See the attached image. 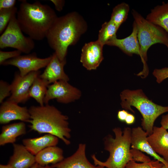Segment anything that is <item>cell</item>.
Here are the masks:
<instances>
[{"mask_svg":"<svg viewBox=\"0 0 168 168\" xmlns=\"http://www.w3.org/2000/svg\"><path fill=\"white\" fill-rule=\"evenodd\" d=\"M86 148L85 144H79L73 154L61 162L52 165V168H104L99 166H96L90 162L86 156Z\"/></svg>","mask_w":168,"mask_h":168,"instance_id":"14","label":"cell"},{"mask_svg":"<svg viewBox=\"0 0 168 168\" xmlns=\"http://www.w3.org/2000/svg\"><path fill=\"white\" fill-rule=\"evenodd\" d=\"M26 133V124L21 122L3 126L0 134V145L14 144L17 137Z\"/></svg>","mask_w":168,"mask_h":168,"instance_id":"20","label":"cell"},{"mask_svg":"<svg viewBox=\"0 0 168 168\" xmlns=\"http://www.w3.org/2000/svg\"><path fill=\"white\" fill-rule=\"evenodd\" d=\"M81 96V91L78 89L68 81L61 80L48 86L44 102L48 104L50 100L55 99L59 103L68 104L78 100Z\"/></svg>","mask_w":168,"mask_h":168,"instance_id":"8","label":"cell"},{"mask_svg":"<svg viewBox=\"0 0 168 168\" xmlns=\"http://www.w3.org/2000/svg\"><path fill=\"white\" fill-rule=\"evenodd\" d=\"M16 15L14 16L0 37V48L11 47L28 54L35 47L34 40L25 36L18 23Z\"/></svg>","mask_w":168,"mask_h":168,"instance_id":"7","label":"cell"},{"mask_svg":"<svg viewBox=\"0 0 168 168\" xmlns=\"http://www.w3.org/2000/svg\"><path fill=\"white\" fill-rule=\"evenodd\" d=\"M122 107L134 113L131 106L136 108L141 114V125L148 136L152 134L154 123L161 114L168 112V106H163L153 102L145 95L142 89H125L120 94Z\"/></svg>","mask_w":168,"mask_h":168,"instance_id":"5","label":"cell"},{"mask_svg":"<svg viewBox=\"0 0 168 168\" xmlns=\"http://www.w3.org/2000/svg\"><path fill=\"white\" fill-rule=\"evenodd\" d=\"M132 14L137 29V37L143 64L142 70L137 74L144 78L149 73L147 64V52L153 44L160 43L168 48V33L162 27L150 22L136 11L133 9Z\"/></svg>","mask_w":168,"mask_h":168,"instance_id":"6","label":"cell"},{"mask_svg":"<svg viewBox=\"0 0 168 168\" xmlns=\"http://www.w3.org/2000/svg\"><path fill=\"white\" fill-rule=\"evenodd\" d=\"M40 74L39 71L31 72L23 76L16 73L10 84L11 95L7 100L18 104L26 102L30 98V88L35 79Z\"/></svg>","mask_w":168,"mask_h":168,"instance_id":"9","label":"cell"},{"mask_svg":"<svg viewBox=\"0 0 168 168\" xmlns=\"http://www.w3.org/2000/svg\"><path fill=\"white\" fill-rule=\"evenodd\" d=\"M28 109L30 118L29 127L31 130L39 134H52L61 140L65 144H70L68 139L71 138V130L67 116L48 104L31 106Z\"/></svg>","mask_w":168,"mask_h":168,"instance_id":"3","label":"cell"},{"mask_svg":"<svg viewBox=\"0 0 168 168\" xmlns=\"http://www.w3.org/2000/svg\"><path fill=\"white\" fill-rule=\"evenodd\" d=\"M106 45L119 48L124 53L129 56L135 54L140 56L141 54L140 48L137 37V29L136 24L134 21L133 30L128 36L122 39H119L116 36L109 40Z\"/></svg>","mask_w":168,"mask_h":168,"instance_id":"16","label":"cell"},{"mask_svg":"<svg viewBox=\"0 0 168 168\" xmlns=\"http://www.w3.org/2000/svg\"><path fill=\"white\" fill-rule=\"evenodd\" d=\"M0 168H14L10 165L8 164L6 165L1 164Z\"/></svg>","mask_w":168,"mask_h":168,"instance_id":"38","label":"cell"},{"mask_svg":"<svg viewBox=\"0 0 168 168\" xmlns=\"http://www.w3.org/2000/svg\"><path fill=\"white\" fill-rule=\"evenodd\" d=\"M18 10L16 7L8 9H0V34L6 28L12 17L16 15Z\"/></svg>","mask_w":168,"mask_h":168,"instance_id":"26","label":"cell"},{"mask_svg":"<svg viewBox=\"0 0 168 168\" xmlns=\"http://www.w3.org/2000/svg\"><path fill=\"white\" fill-rule=\"evenodd\" d=\"M52 58V55L45 58H39L37 57L36 53H33L27 55H20L7 60L2 65L16 67L19 70L20 75L23 76L31 72L39 71L40 69L46 67Z\"/></svg>","mask_w":168,"mask_h":168,"instance_id":"10","label":"cell"},{"mask_svg":"<svg viewBox=\"0 0 168 168\" xmlns=\"http://www.w3.org/2000/svg\"><path fill=\"white\" fill-rule=\"evenodd\" d=\"M13 152L8 164L14 168H30L35 163V157L23 145L13 144Z\"/></svg>","mask_w":168,"mask_h":168,"instance_id":"18","label":"cell"},{"mask_svg":"<svg viewBox=\"0 0 168 168\" xmlns=\"http://www.w3.org/2000/svg\"><path fill=\"white\" fill-rule=\"evenodd\" d=\"M146 19L163 28L168 33V2H162L152 9Z\"/></svg>","mask_w":168,"mask_h":168,"instance_id":"22","label":"cell"},{"mask_svg":"<svg viewBox=\"0 0 168 168\" xmlns=\"http://www.w3.org/2000/svg\"><path fill=\"white\" fill-rule=\"evenodd\" d=\"M161 126L166 129H168V114L162 116L161 122Z\"/></svg>","mask_w":168,"mask_h":168,"instance_id":"35","label":"cell"},{"mask_svg":"<svg viewBox=\"0 0 168 168\" xmlns=\"http://www.w3.org/2000/svg\"><path fill=\"white\" fill-rule=\"evenodd\" d=\"M119 28L110 20L105 22L99 30L97 40L103 45L113 38L116 36V33Z\"/></svg>","mask_w":168,"mask_h":168,"instance_id":"25","label":"cell"},{"mask_svg":"<svg viewBox=\"0 0 168 168\" xmlns=\"http://www.w3.org/2000/svg\"><path fill=\"white\" fill-rule=\"evenodd\" d=\"M11 95V85L2 80L0 81V103H2L6 97Z\"/></svg>","mask_w":168,"mask_h":168,"instance_id":"28","label":"cell"},{"mask_svg":"<svg viewBox=\"0 0 168 168\" xmlns=\"http://www.w3.org/2000/svg\"><path fill=\"white\" fill-rule=\"evenodd\" d=\"M58 138L49 134L37 138L24 139L23 145L32 154L35 156L44 149L51 146H56Z\"/></svg>","mask_w":168,"mask_h":168,"instance_id":"19","label":"cell"},{"mask_svg":"<svg viewBox=\"0 0 168 168\" xmlns=\"http://www.w3.org/2000/svg\"><path fill=\"white\" fill-rule=\"evenodd\" d=\"M104 45L97 40L86 43L83 47L80 61L86 69H96L104 59Z\"/></svg>","mask_w":168,"mask_h":168,"instance_id":"11","label":"cell"},{"mask_svg":"<svg viewBox=\"0 0 168 168\" xmlns=\"http://www.w3.org/2000/svg\"><path fill=\"white\" fill-rule=\"evenodd\" d=\"M16 16L22 32L36 40H41L46 37L58 17L49 5L39 1L30 3L26 0L21 1Z\"/></svg>","mask_w":168,"mask_h":168,"instance_id":"2","label":"cell"},{"mask_svg":"<svg viewBox=\"0 0 168 168\" xmlns=\"http://www.w3.org/2000/svg\"><path fill=\"white\" fill-rule=\"evenodd\" d=\"M128 114V113L126 110H119L117 114V118L120 121L124 122Z\"/></svg>","mask_w":168,"mask_h":168,"instance_id":"34","label":"cell"},{"mask_svg":"<svg viewBox=\"0 0 168 168\" xmlns=\"http://www.w3.org/2000/svg\"><path fill=\"white\" fill-rule=\"evenodd\" d=\"M51 166H49L48 165L45 166H41L38 165L37 168H52Z\"/></svg>","mask_w":168,"mask_h":168,"instance_id":"39","label":"cell"},{"mask_svg":"<svg viewBox=\"0 0 168 168\" xmlns=\"http://www.w3.org/2000/svg\"><path fill=\"white\" fill-rule=\"evenodd\" d=\"M66 63V59L60 60L54 52L52 55L50 62L43 73L39 76L46 81L49 84L61 80L68 82L69 78L64 70Z\"/></svg>","mask_w":168,"mask_h":168,"instance_id":"15","label":"cell"},{"mask_svg":"<svg viewBox=\"0 0 168 168\" xmlns=\"http://www.w3.org/2000/svg\"><path fill=\"white\" fill-rule=\"evenodd\" d=\"M129 10L127 3L123 2L118 4L113 9L110 20L119 28L127 19Z\"/></svg>","mask_w":168,"mask_h":168,"instance_id":"24","label":"cell"},{"mask_svg":"<svg viewBox=\"0 0 168 168\" xmlns=\"http://www.w3.org/2000/svg\"><path fill=\"white\" fill-rule=\"evenodd\" d=\"M130 152L132 160L135 162L148 163L152 161L149 157L146 156L139 150L132 148L130 149Z\"/></svg>","mask_w":168,"mask_h":168,"instance_id":"27","label":"cell"},{"mask_svg":"<svg viewBox=\"0 0 168 168\" xmlns=\"http://www.w3.org/2000/svg\"><path fill=\"white\" fill-rule=\"evenodd\" d=\"M154 161L148 163H138L133 161H129L124 168H153Z\"/></svg>","mask_w":168,"mask_h":168,"instance_id":"31","label":"cell"},{"mask_svg":"<svg viewBox=\"0 0 168 168\" xmlns=\"http://www.w3.org/2000/svg\"><path fill=\"white\" fill-rule=\"evenodd\" d=\"M147 136L146 132L140 127L131 129V145L132 148L146 153L168 167V162L153 150L148 142Z\"/></svg>","mask_w":168,"mask_h":168,"instance_id":"13","label":"cell"},{"mask_svg":"<svg viewBox=\"0 0 168 168\" xmlns=\"http://www.w3.org/2000/svg\"><path fill=\"white\" fill-rule=\"evenodd\" d=\"M54 5L55 9L58 11L62 10L64 6L65 1L62 0H50Z\"/></svg>","mask_w":168,"mask_h":168,"instance_id":"33","label":"cell"},{"mask_svg":"<svg viewBox=\"0 0 168 168\" xmlns=\"http://www.w3.org/2000/svg\"><path fill=\"white\" fill-rule=\"evenodd\" d=\"M30 119L29 109L18 104L7 100L3 102L0 107V123L6 124L11 121L19 120L29 122Z\"/></svg>","mask_w":168,"mask_h":168,"instance_id":"12","label":"cell"},{"mask_svg":"<svg viewBox=\"0 0 168 168\" xmlns=\"http://www.w3.org/2000/svg\"><path fill=\"white\" fill-rule=\"evenodd\" d=\"M135 120L134 116L132 114L128 113L124 122L128 125H131L134 123Z\"/></svg>","mask_w":168,"mask_h":168,"instance_id":"36","label":"cell"},{"mask_svg":"<svg viewBox=\"0 0 168 168\" xmlns=\"http://www.w3.org/2000/svg\"><path fill=\"white\" fill-rule=\"evenodd\" d=\"M21 52L16 50L11 51H0V64L6 61L15 58L21 55Z\"/></svg>","mask_w":168,"mask_h":168,"instance_id":"29","label":"cell"},{"mask_svg":"<svg viewBox=\"0 0 168 168\" xmlns=\"http://www.w3.org/2000/svg\"><path fill=\"white\" fill-rule=\"evenodd\" d=\"M16 2L15 0H0V9L14 7Z\"/></svg>","mask_w":168,"mask_h":168,"instance_id":"32","label":"cell"},{"mask_svg":"<svg viewBox=\"0 0 168 168\" xmlns=\"http://www.w3.org/2000/svg\"><path fill=\"white\" fill-rule=\"evenodd\" d=\"M152 73L156 78V82L160 83L168 78V67L161 69H155Z\"/></svg>","mask_w":168,"mask_h":168,"instance_id":"30","label":"cell"},{"mask_svg":"<svg viewBox=\"0 0 168 168\" xmlns=\"http://www.w3.org/2000/svg\"><path fill=\"white\" fill-rule=\"evenodd\" d=\"M49 85L46 81L40 77L39 75L35 79L30 88V97L35 99L40 106L44 105V99Z\"/></svg>","mask_w":168,"mask_h":168,"instance_id":"23","label":"cell"},{"mask_svg":"<svg viewBox=\"0 0 168 168\" xmlns=\"http://www.w3.org/2000/svg\"><path fill=\"white\" fill-rule=\"evenodd\" d=\"M147 140L154 151L168 162V132L162 127L154 126Z\"/></svg>","mask_w":168,"mask_h":168,"instance_id":"17","label":"cell"},{"mask_svg":"<svg viewBox=\"0 0 168 168\" xmlns=\"http://www.w3.org/2000/svg\"><path fill=\"white\" fill-rule=\"evenodd\" d=\"M38 166V164L36 163H35L30 168H37Z\"/></svg>","mask_w":168,"mask_h":168,"instance_id":"40","label":"cell"},{"mask_svg":"<svg viewBox=\"0 0 168 168\" xmlns=\"http://www.w3.org/2000/svg\"><path fill=\"white\" fill-rule=\"evenodd\" d=\"M83 18L76 12L57 17L46 38L49 46L61 61L66 59L68 47L75 44L87 29Z\"/></svg>","mask_w":168,"mask_h":168,"instance_id":"1","label":"cell"},{"mask_svg":"<svg viewBox=\"0 0 168 168\" xmlns=\"http://www.w3.org/2000/svg\"><path fill=\"white\" fill-rule=\"evenodd\" d=\"M36 163L41 166L57 164L64 159L63 151L56 146L47 147L35 156Z\"/></svg>","mask_w":168,"mask_h":168,"instance_id":"21","label":"cell"},{"mask_svg":"<svg viewBox=\"0 0 168 168\" xmlns=\"http://www.w3.org/2000/svg\"><path fill=\"white\" fill-rule=\"evenodd\" d=\"M153 168H168V167L158 160L154 161Z\"/></svg>","mask_w":168,"mask_h":168,"instance_id":"37","label":"cell"},{"mask_svg":"<svg viewBox=\"0 0 168 168\" xmlns=\"http://www.w3.org/2000/svg\"><path fill=\"white\" fill-rule=\"evenodd\" d=\"M115 137L110 134L104 139V149L109 152V158L105 162L98 160L94 154L91 156L95 166L107 168H124L132 161L130 152L131 129L124 128L122 131L119 127L113 129Z\"/></svg>","mask_w":168,"mask_h":168,"instance_id":"4","label":"cell"}]
</instances>
